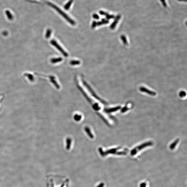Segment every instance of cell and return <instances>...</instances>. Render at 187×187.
I'll use <instances>...</instances> for the list:
<instances>
[{
  "mask_svg": "<svg viewBox=\"0 0 187 187\" xmlns=\"http://www.w3.org/2000/svg\"><path fill=\"white\" fill-rule=\"evenodd\" d=\"M48 4L50 6L52 7L53 8L55 9L56 10L57 12H58V13L60 14L61 16H62L64 18H65L66 20L69 23H70L71 25H74L76 24L75 22L72 19H71L70 17L67 14H66L65 12H63L62 10H61L57 6H56L55 5L53 4H52L50 2H48Z\"/></svg>",
  "mask_w": 187,
  "mask_h": 187,
  "instance_id": "6da1fadb",
  "label": "cell"
},
{
  "mask_svg": "<svg viewBox=\"0 0 187 187\" xmlns=\"http://www.w3.org/2000/svg\"><path fill=\"white\" fill-rule=\"evenodd\" d=\"M153 143L151 142H145L144 144H141L139 146H137L134 148L132 150L131 152V154L132 156H134L137 153H138L139 151L141 150L142 149L147 147L148 146H151L153 145Z\"/></svg>",
  "mask_w": 187,
  "mask_h": 187,
  "instance_id": "7a4b0ae2",
  "label": "cell"
},
{
  "mask_svg": "<svg viewBox=\"0 0 187 187\" xmlns=\"http://www.w3.org/2000/svg\"><path fill=\"white\" fill-rule=\"evenodd\" d=\"M50 43L52 45L55 47L61 53H62V55L64 56L65 57H67L68 56V54L58 44V43L55 40H51Z\"/></svg>",
  "mask_w": 187,
  "mask_h": 187,
  "instance_id": "3957f363",
  "label": "cell"
},
{
  "mask_svg": "<svg viewBox=\"0 0 187 187\" xmlns=\"http://www.w3.org/2000/svg\"><path fill=\"white\" fill-rule=\"evenodd\" d=\"M140 90L142 92H145V93H146L150 95L154 96L156 95V93L155 92L150 91L148 89L146 88H144V87H141V88H140Z\"/></svg>",
  "mask_w": 187,
  "mask_h": 187,
  "instance_id": "277c9868",
  "label": "cell"
},
{
  "mask_svg": "<svg viewBox=\"0 0 187 187\" xmlns=\"http://www.w3.org/2000/svg\"><path fill=\"white\" fill-rule=\"evenodd\" d=\"M121 16L120 15H118L115 18L114 21L113 22V23L111 25L110 28L112 30H113L115 27L117 25L119 20L120 19Z\"/></svg>",
  "mask_w": 187,
  "mask_h": 187,
  "instance_id": "5b68a950",
  "label": "cell"
},
{
  "mask_svg": "<svg viewBox=\"0 0 187 187\" xmlns=\"http://www.w3.org/2000/svg\"><path fill=\"white\" fill-rule=\"evenodd\" d=\"M63 59L62 58L60 57L58 58H53L50 60L52 64H56L58 62H61Z\"/></svg>",
  "mask_w": 187,
  "mask_h": 187,
  "instance_id": "8992f818",
  "label": "cell"
},
{
  "mask_svg": "<svg viewBox=\"0 0 187 187\" xmlns=\"http://www.w3.org/2000/svg\"><path fill=\"white\" fill-rule=\"evenodd\" d=\"M108 23H109V21L107 19H103L101 21L98 22L97 23V25L99 26L104 24H108Z\"/></svg>",
  "mask_w": 187,
  "mask_h": 187,
  "instance_id": "52a82bcc",
  "label": "cell"
},
{
  "mask_svg": "<svg viewBox=\"0 0 187 187\" xmlns=\"http://www.w3.org/2000/svg\"><path fill=\"white\" fill-rule=\"evenodd\" d=\"M179 141V139H178L177 140H176L175 141L173 142L171 145L170 146V148L171 149L173 150V149L175 148L176 147V146L177 145V144H178V142Z\"/></svg>",
  "mask_w": 187,
  "mask_h": 187,
  "instance_id": "ba28073f",
  "label": "cell"
},
{
  "mask_svg": "<svg viewBox=\"0 0 187 187\" xmlns=\"http://www.w3.org/2000/svg\"><path fill=\"white\" fill-rule=\"evenodd\" d=\"M73 0H70L69 2H67L66 5L64 6V8L66 10H68L69 9V8H70V6L72 5V3H73Z\"/></svg>",
  "mask_w": 187,
  "mask_h": 187,
  "instance_id": "9c48e42d",
  "label": "cell"
},
{
  "mask_svg": "<svg viewBox=\"0 0 187 187\" xmlns=\"http://www.w3.org/2000/svg\"><path fill=\"white\" fill-rule=\"evenodd\" d=\"M55 78L50 79L51 82H52V83L54 84V85L56 87L57 89H59L60 88L59 86L58 85V83H57V82L56 81Z\"/></svg>",
  "mask_w": 187,
  "mask_h": 187,
  "instance_id": "30bf717a",
  "label": "cell"
},
{
  "mask_svg": "<svg viewBox=\"0 0 187 187\" xmlns=\"http://www.w3.org/2000/svg\"><path fill=\"white\" fill-rule=\"evenodd\" d=\"M52 33V31L50 29H48L47 30V32L46 34V35H45V37H46V38L49 39L50 37L51 34Z\"/></svg>",
  "mask_w": 187,
  "mask_h": 187,
  "instance_id": "8fae6325",
  "label": "cell"
},
{
  "mask_svg": "<svg viewBox=\"0 0 187 187\" xmlns=\"http://www.w3.org/2000/svg\"><path fill=\"white\" fill-rule=\"evenodd\" d=\"M81 64V62L78 60H72L70 62V64L72 65H77Z\"/></svg>",
  "mask_w": 187,
  "mask_h": 187,
  "instance_id": "7c38bea8",
  "label": "cell"
},
{
  "mask_svg": "<svg viewBox=\"0 0 187 187\" xmlns=\"http://www.w3.org/2000/svg\"><path fill=\"white\" fill-rule=\"evenodd\" d=\"M25 75L27 76L30 81H34V77L33 76V75H32L31 74H29V73H26V74H25Z\"/></svg>",
  "mask_w": 187,
  "mask_h": 187,
  "instance_id": "4fadbf2b",
  "label": "cell"
},
{
  "mask_svg": "<svg viewBox=\"0 0 187 187\" xmlns=\"http://www.w3.org/2000/svg\"><path fill=\"white\" fill-rule=\"evenodd\" d=\"M106 18L107 19H113L114 18V16L113 15H110L108 14L106 16Z\"/></svg>",
  "mask_w": 187,
  "mask_h": 187,
  "instance_id": "5bb4252c",
  "label": "cell"
},
{
  "mask_svg": "<svg viewBox=\"0 0 187 187\" xmlns=\"http://www.w3.org/2000/svg\"><path fill=\"white\" fill-rule=\"evenodd\" d=\"M97 26V22L95 21H94L92 23V25H91V28L92 29H94V28L96 27Z\"/></svg>",
  "mask_w": 187,
  "mask_h": 187,
  "instance_id": "9a60e30c",
  "label": "cell"
},
{
  "mask_svg": "<svg viewBox=\"0 0 187 187\" xmlns=\"http://www.w3.org/2000/svg\"><path fill=\"white\" fill-rule=\"evenodd\" d=\"M186 95V93L184 91H181L179 94V95L181 98H183V97H185Z\"/></svg>",
  "mask_w": 187,
  "mask_h": 187,
  "instance_id": "2e32d148",
  "label": "cell"
},
{
  "mask_svg": "<svg viewBox=\"0 0 187 187\" xmlns=\"http://www.w3.org/2000/svg\"><path fill=\"white\" fill-rule=\"evenodd\" d=\"M93 17L94 18L96 19H99V17L98 15L94 14L93 15Z\"/></svg>",
  "mask_w": 187,
  "mask_h": 187,
  "instance_id": "e0dca14e",
  "label": "cell"
},
{
  "mask_svg": "<svg viewBox=\"0 0 187 187\" xmlns=\"http://www.w3.org/2000/svg\"><path fill=\"white\" fill-rule=\"evenodd\" d=\"M161 2L162 3L163 5V6L164 7H167V4L165 1V0H160Z\"/></svg>",
  "mask_w": 187,
  "mask_h": 187,
  "instance_id": "ac0fdd59",
  "label": "cell"
},
{
  "mask_svg": "<svg viewBox=\"0 0 187 187\" xmlns=\"http://www.w3.org/2000/svg\"><path fill=\"white\" fill-rule=\"evenodd\" d=\"M99 14H100V15H101L106 16L108 14L107 13H106V12H104V11H100V12H99Z\"/></svg>",
  "mask_w": 187,
  "mask_h": 187,
  "instance_id": "d6986e66",
  "label": "cell"
},
{
  "mask_svg": "<svg viewBox=\"0 0 187 187\" xmlns=\"http://www.w3.org/2000/svg\"><path fill=\"white\" fill-rule=\"evenodd\" d=\"M146 183H141L140 185V187H146Z\"/></svg>",
  "mask_w": 187,
  "mask_h": 187,
  "instance_id": "ffe728a7",
  "label": "cell"
},
{
  "mask_svg": "<svg viewBox=\"0 0 187 187\" xmlns=\"http://www.w3.org/2000/svg\"><path fill=\"white\" fill-rule=\"evenodd\" d=\"M81 116H80L76 115V117H75V119H76V120H79L80 119V118H78L79 117H80Z\"/></svg>",
  "mask_w": 187,
  "mask_h": 187,
  "instance_id": "44dd1931",
  "label": "cell"
},
{
  "mask_svg": "<svg viewBox=\"0 0 187 187\" xmlns=\"http://www.w3.org/2000/svg\"><path fill=\"white\" fill-rule=\"evenodd\" d=\"M178 0L179 1H185V2L187 1V0Z\"/></svg>",
  "mask_w": 187,
  "mask_h": 187,
  "instance_id": "7402d4cb",
  "label": "cell"
}]
</instances>
